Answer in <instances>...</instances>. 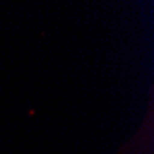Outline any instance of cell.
<instances>
[{
	"instance_id": "6da1fadb",
	"label": "cell",
	"mask_w": 154,
	"mask_h": 154,
	"mask_svg": "<svg viewBox=\"0 0 154 154\" xmlns=\"http://www.w3.org/2000/svg\"><path fill=\"white\" fill-rule=\"evenodd\" d=\"M152 103L154 99H152V86H150L141 121L114 154H154V108H152L154 105Z\"/></svg>"
}]
</instances>
